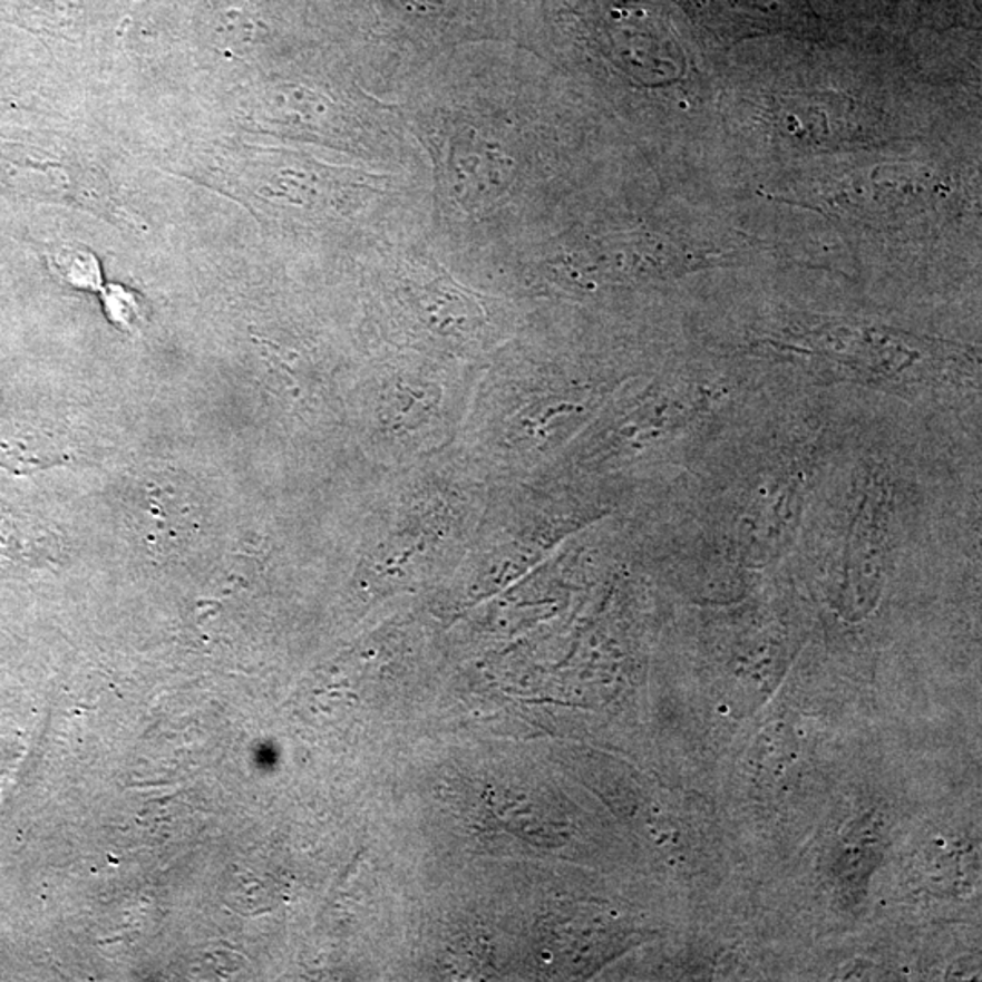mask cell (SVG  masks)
<instances>
[{"instance_id":"3","label":"cell","mask_w":982,"mask_h":982,"mask_svg":"<svg viewBox=\"0 0 982 982\" xmlns=\"http://www.w3.org/2000/svg\"><path fill=\"white\" fill-rule=\"evenodd\" d=\"M892 488L883 471H869L855 492L854 509L846 526L843 578L852 610H868L875 603L884 564L888 558L892 528Z\"/></svg>"},{"instance_id":"1","label":"cell","mask_w":982,"mask_h":982,"mask_svg":"<svg viewBox=\"0 0 982 982\" xmlns=\"http://www.w3.org/2000/svg\"><path fill=\"white\" fill-rule=\"evenodd\" d=\"M826 376L883 390H921L950 382L944 359L917 337L881 328L817 327L774 342Z\"/></svg>"},{"instance_id":"4","label":"cell","mask_w":982,"mask_h":982,"mask_svg":"<svg viewBox=\"0 0 982 982\" xmlns=\"http://www.w3.org/2000/svg\"><path fill=\"white\" fill-rule=\"evenodd\" d=\"M54 440L33 430H0V466L11 474L30 475L51 466L66 465Z\"/></svg>"},{"instance_id":"2","label":"cell","mask_w":982,"mask_h":982,"mask_svg":"<svg viewBox=\"0 0 982 982\" xmlns=\"http://www.w3.org/2000/svg\"><path fill=\"white\" fill-rule=\"evenodd\" d=\"M811 474L810 460L805 463L800 457L762 469L728 512V526H722L721 535L728 548L741 561L782 552L799 526Z\"/></svg>"},{"instance_id":"6","label":"cell","mask_w":982,"mask_h":982,"mask_svg":"<svg viewBox=\"0 0 982 982\" xmlns=\"http://www.w3.org/2000/svg\"><path fill=\"white\" fill-rule=\"evenodd\" d=\"M108 307L111 308L114 319H120L124 327L137 324L138 308L134 299L128 296V293L123 292V290H111V295H108Z\"/></svg>"},{"instance_id":"5","label":"cell","mask_w":982,"mask_h":982,"mask_svg":"<svg viewBox=\"0 0 982 982\" xmlns=\"http://www.w3.org/2000/svg\"><path fill=\"white\" fill-rule=\"evenodd\" d=\"M51 266L62 276V281L71 286L95 290L100 284V272L97 259L82 247L66 246L54 253Z\"/></svg>"}]
</instances>
